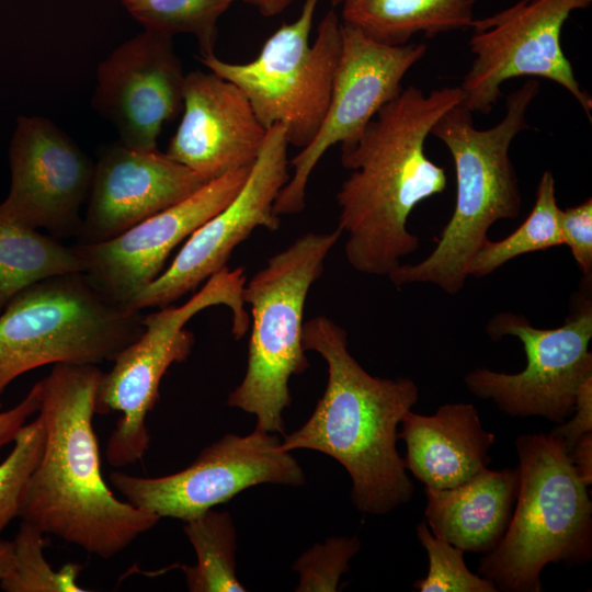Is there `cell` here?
I'll return each mask as SVG.
<instances>
[{
  "label": "cell",
  "instance_id": "30",
  "mask_svg": "<svg viewBox=\"0 0 592 592\" xmlns=\"http://www.w3.org/2000/svg\"><path fill=\"white\" fill-rule=\"evenodd\" d=\"M360 547L356 536L330 537L312 546L294 565L300 574L296 591H337L341 576L349 570V561Z\"/></svg>",
  "mask_w": 592,
  "mask_h": 592
},
{
  "label": "cell",
  "instance_id": "12",
  "mask_svg": "<svg viewBox=\"0 0 592 592\" xmlns=\"http://www.w3.org/2000/svg\"><path fill=\"white\" fill-rule=\"evenodd\" d=\"M277 435L255 429L227 434L181 471L156 478L113 471L110 481L128 503L161 517L193 519L260 483L300 486L305 475Z\"/></svg>",
  "mask_w": 592,
  "mask_h": 592
},
{
  "label": "cell",
  "instance_id": "36",
  "mask_svg": "<svg viewBox=\"0 0 592 592\" xmlns=\"http://www.w3.org/2000/svg\"><path fill=\"white\" fill-rule=\"evenodd\" d=\"M12 560V542L0 538V581L7 574Z\"/></svg>",
  "mask_w": 592,
  "mask_h": 592
},
{
  "label": "cell",
  "instance_id": "9",
  "mask_svg": "<svg viewBox=\"0 0 592 592\" xmlns=\"http://www.w3.org/2000/svg\"><path fill=\"white\" fill-rule=\"evenodd\" d=\"M319 0H304L297 19L282 24L249 62L201 56L210 71L235 83L265 129L280 125L288 145L305 148L317 134L331 99L342 50V22L329 10L310 33Z\"/></svg>",
  "mask_w": 592,
  "mask_h": 592
},
{
  "label": "cell",
  "instance_id": "4",
  "mask_svg": "<svg viewBox=\"0 0 592 592\" xmlns=\"http://www.w3.org/2000/svg\"><path fill=\"white\" fill-rule=\"evenodd\" d=\"M539 89L537 80L527 79L512 91L503 118L490 128H477L473 113L462 103L433 125L430 135L446 146L454 161L455 206L433 251L418 263L399 264L387 275L396 287L426 283L451 295L459 293L491 226L520 215L522 194L510 147L530 128L526 115Z\"/></svg>",
  "mask_w": 592,
  "mask_h": 592
},
{
  "label": "cell",
  "instance_id": "35",
  "mask_svg": "<svg viewBox=\"0 0 592 592\" xmlns=\"http://www.w3.org/2000/svg\"><path fill=\"white\" fill-rule=\"evenodd\" d=\"M254 7L263 16H275L284 12L294 0H243Z\"/></svg>",
  "mask_w": 592,
  "mask_h": 592
},
{
  "label": "cell",
  "instance_id": "17",
  "mask_svg": "<svg viewBox=\"0 0 592 592\" xmlns=\"http://www.w3.org/2000/svg\"><path fill=\"white\" fill-rule=\"evenodd\" d=\"M185 75L173 37L144 30L100 62L93 106L119 143L156 150L163 125L183 109Z\"/></svg>",
  "mask_w": 592,
  "mask_h": 592
},
{
  "label": "cell",
  "instance_id": "26",
  "mask_svg": "<svg viewBox=\"0 0 592 592\" xmlns=\"http://www.w3.org/2000/svg\"><path fill=\"white\" fill-rule=\"evenodd\" d=\"M144 30L173 37L191 34L201 56L214 53L218 20L235 0H121Z\"/></svg>",
  "mask_w": 592,
  "mask_h": 592
},
{
  "label": "cell",
  "instance_id": "3",
  "mask_svg": "<svg viewBox=\"0 0 592 592\" xmlns=\"http://www.w3.org/2000/svg\"><path fill=\"white\" fill-rule=\"evenodd\" d=\"M303 345L326 361L327 387L282 448L315 449L337 459L351 477L352 502L364 513L380 515L408 503L414 486L397 451L398 425L417 403L418 386L407 377L367 373L350 353L346 331L327 316L304 322Z\"/></svg>",
  "mask_w": 592,
  "mask_h": 592
},
{
  "label": "cell",
  "instance_id": "32",
  "mask_svg": "<svg viewBox=\"0 0 592 592\" xmlns=\"http://www.w3.org/2000/svg\"><path fill=\"white\" fill-rule=\"evenodd\" d=\"M568 419L549 434L561 440L569 452L582 435L592 432V377L580 386L573 412Z\"/></svg>",
  "mask_w": 592,
  "mask_h": 592
},
{
  "label": "cell",
  "instance_id": "21",
  "mask_svg": "<svg viewBox=\"0 0 592 592\" xmlns=\"http://www.w3.org/2000/svg\"><path fill=\"white\" fill-rule=\"evenodd\" d=\"M517 490V468L489 467L453 488L425 487V522L434 536L453 546L487 554L509 525Z\"/></svg>",
  "mask_w": 592,
  "mask_h": 592
},
{
  "label": "cell",
  "instance_id": "19",
  "mask_svg": "<svg viewBox=\"0 0 592 592\" xmlns=\"http://www.w3.org/2000/svg\"><path fill=\"white\" fill-rule=\"evenodd\" d=\"M182 111L169 158L206 181L254 163L267 129L235 83L210 70L186 73Z\"/></svg>",
  "mask_w": 592,
  "mask_h": 592
},
{
  "label": "cell",
  "instance_id": "5",
  "mask_svg": "<svg viewBox=\"0 0 592 592\" xmlns=\"http://www.w3.org/2000/svg\"><path fill=\"white\" fill-rule=\"evenodd\" d=\"M519 490L509 525L480 559L478 574L498 591L540 592L549 563L592 558V501L563 442L544 433L515 440Z\"/></svg>",
  "mask_w": 592,
  "mask_h": 592
},
{
  "label": "cell",
  "instance_id": "28",
  "mask_svg": "<svg viewBox=\"0 0 592 592\" xmlns=\"http://www.w3.org/2000/svg\"><path fill=\"white\" fill-rule=\"evenodd\" d=\"M417 537L429 559L428 573L413 583L420 592H498L488 579L467 567L465 551L432 534L425 521L417 526Z\"/></svg>",
  "mask_w": 592,
  "mask_h": 592
},
{
  "label": "cell",
  "instance_id": "16",
  "mask_svg": "<svg viewBox=\"0 0 592 592\" xmlns=\"http://www.w3.org/2000/svg\"><path fill=\"white\" fill-rule=\"evenodd\" d=\"M251 167L207 182L185 200L117 237L98 243H75L83 273L105 297L127 306L164 271L173 249L234 200Z\"/></svg>",
  "mask_w": 592,
  "mask_h": 592
},
{
  "label": "cell",
  "instance_id": "27",
  "mask_svg": "<svg viewBox=\"0 0 592 592\" xmlns=\"http://www.w3.org/2000/svg\"><path fill=\"white\" fill-rule=\"evenodd\" d=\"M45 533L35 525L22 521L12 540L10 568L0 581L5 592H84L77 580L82 567L75 562L55 570L44 557L47 542Z\"/></svg>",
  "mask_w": 592,
  "mask_h": 592
},
{
  "label": "cell",
  "instance_id": "23",
  "mask_svg": "<svg viewBox=\"0 0 592 592\" xmlns=\"http://www.w3.org/2000/svg\"><path fill=\"white\" fill-rule=\"evenodd\" d=\"M79 272L83 263L72 246L0 216V314L25 287Z\"/></svg>",
  "mask_w": 592,
  "mask_h": 592
},
{
  "label": "cell",
  "instance_id": "33",
  "mask_svg": "<svg viewBox=\"0 0 592 592\" xmlns=\"http://www.w3.org/2000/svg\"><path fill=\"white\" fill-rule=\"evenodd\" d=\"M41 407L39 385L36 383L29 394L13 408L0 411V448L13 442L26 420Z\"/></svg>",
  "mask_w": 592,
  "mask_h": 592
},
{
  "label": "cell",
  "instance_id": "13",
  "mask_svg": "<svg viewBox=\"0 0 592 592\" xmlns=\"http://www.w3.org/2000/svg\"><path fill=\"white\" fill-rule=\"evenodd\" d=\"M426 45H387L342 23V50L322 124L308 146L292 158L293 174L281 190L277 216L304 210L310 174L335 145L354 140L369 121L402 90L406 73L423 58Z\"/></svg>",
  "mask_w": 592,
  "mask_h": 592
},
{
  "label": "cell",
  "instance_id": "18",
  "mask_svg": "<svg viewBox=\"0 0 592 592\" xmlns=\"http://www.w3.org/2000/svg\"><path fill=\"white\" fill-rule=\"evenodd\" d=\"M207 182L156 150L101 148L77 243H98L185 200Z\"/></svg>",
  "mask_w": 592,
  "mask_h": 592
},
{
  "label": "cell",
  "instance_id": "22",
  "mask_svg": "<svg viewBox=\"0 0 592 592\" xmlns=\"http://www.w3.org/2000/svg\"><path fill=\"white\" fill-rule=\"evenodd\" d=\"M477 0H346L341 22L373 41L405 45L418 33L439 34L469 29Z\"/></svg>",
  "mask_w": 592,
  "mask_h": 592
},
{
  "label": "cell",
  "instance_id": "10",
  "mask_svg": "<svg viewBox=\"0 0 592 592\" xmlns=\"http://www.w3.org/2000/svg\"><path fill=\"white\" fill-rule=\"evenodd\" d=\"M591 281L574 293L563 323L551 329L534 327L512 311L496 314L486 332L493 341L505 337L520 340L526 357L515 374L477 367L465 375L466 388L476 397L491 400L511 417H540L557 424L573 412L580 386L592 377Z\"/></svg>",
  "mask_w": 592,
  "mask_h": 592
},
{
  "label": "cell",
  "instance_id": "11",
  "mask_svg": "<svg viewBox=\"0 0 592 592\" xmlns=\"http://www.w3.org/2000/svg\"><path fill=\"white\" fill-rule=\"evenodd\" d=\"M592 0H519L492 15L475 19L469 48L474 60L459 89L462 104L471 113H490L509 79L542 77L565 88L589 121L592 98L581 89L561 47L562 27L576 10Z\"/></svg>",
  "mask_w": 592,
  "mask_h": 592
},
{
  "label": "cell",
  "instance_id": "1",
  "mask_svg": "<svg viewBox=\"0 0 592 592\" xmlns=\"http://www.w3.org/2000/svg\"><path fill=\"white\" fill-rule=\"evenodd\" d=\"M462 99L459 87L429 93L402 88L357 138L340 145L341 164L350 173L337 193L338 228L346 234L344 253L355 271L388 275L418 249L408 218L447 184L444 168L426 156L425 140Z\"/></svg>",
  "mask_w": 592,
  "mask_h": 592
},
{
  "label": "cell",
  "instance_id": "7",
  "mask_svg": "<svg viewBox=\"0 0 592 592\" xmlns=\"http://www.w3.org/2000/svg\"><path fill=\"white\" fill-rule=\"evenodd\" d=\"M143 317L105 297L83 272L25 287L0 314V411L7 386L29 371L113 361L141 334Z\"/></svg>",
  "mask_w": 592,
  "mask_h": 592
},
{
  "label": "cell",
  "instance_id": "31",
  "mask_svg": "<svg viewBox=\"0 0 592 592\" xmlns=\"http://www.w3.org/2000/svg\"><path fill=\"white\" fill-rule=\"evenodd\" d=\"M560 232L562 244L572 254L587 281H592V198L561 209Z\"/></svg>",
  "mask_w": 592,
  "mask_h": 592
},
{
  "label": "cell",
  "instance_id": "20",
  "mask_svg": "<svg viewBox=\"0 0 592 592\" xmlns=\"http://www.w3.org/2000/svg\"><path fill=\"white\" fill-rule=\"evenodd\" d=\"M401 424L405 468L426 488H453L489 467L496 436L473 403L447 402L430 415L410 410Z\"/></svg>",
  "mask_w": 592,
  "mask_h": 592
},
{
  "label": "cell",
  "instance_id": "25",
  "mask_svg": "<svg viewBox=\"0 0 592 592\" xmlns=\"http://www.w3.org/2000/svg\"><path fill=\"white\" fill-rule=\"evenodd\" d=\"M560 212L555 177L553 172L545 171L537 184L530 215L505 238L498 241L488 239L471 259L468 275L481 278L514 258L562 244Z\"/></svg>",
  "mask_w": 592,
  "mask_h": 592
},
{
  "label": "cell",
  "instance_id": "37",
  "mask_svg": "<svg viewBox=\"0 0 592 592\" xmlns=\"http://www.w3.org/2000/svg\"><path fill=\"white\" fill-rule=\"evenodd\" d=\"M346 0H331V2L337 5V4H343Z\"/></svg>",
  "mask_w": 592,
  "mask_h": 592
},
{
  "label": "cell",
  "instance_id": "14",
  "mask_svg": "<svg viewBox=\"0 0 592 592\" xmlns=\"http://www.w3.org/2000/svg\"><path fill=\"white\" fill-rule=\"evenodd\" d=\"M288 143L282 126L267 129L263 147L234 200L201 225L184 242L172 263L128 307H166L194 291L227 266L235 248L254 229L275 231L281 226L274 204L288 182Z\"/></svg>",
  "mask_w": 592,
  "mask_h": 592
},
{
  "label": "cell",
  "instance_id": "15",
  "mask_svg": "<svg viewBox=\"0 0 592 592\" xmlns=\"http://www.w3.org/2000/svg\"><path fill=\"white\" fill-rule=\"evenodd\" d=\"M11 186L0 216L46 229L54 238L78 237L94 162L64 130L42 116H20L10 150Z\"/></svg>",
  "mask_w": 592,
  "mask_h": 592
},
{
  "label": "cell",
  "instance_id": "29",
  "mask_svg": "<svg viewBox=\"0 0 592 592\" xmlns=\"http://www.w3.org/2000/svg\"><path fill=\"white\" fill-rule=\"evenodd\" d=\"M14 446L0 464V533L18 516L25 482L36 467L45 444L42 417L25 424L14 439Z\"/></svg>",
  "mask_w": 592,
  "mask_h": 592
},
{
  "label": "cell",
  "instance_id": "8",
  "mask_svg": "<svg viewBox=\"0 0 592 592\" xmlns=\"http://www.w3.org/2000/svg\"><path fill=\"white\" fill-rule=\"evenodd\" d=\"M246 282L243 267L226 266L183 305L161 307L143 317L144 331L114 357L112 369L102 374L96 388L95 413H122L106 443L110 465L128 466L146 454L150 442L146 420L158 400L160 382L173 363L189 357L194 344L193 333L185 329L191 318L208 307L227 306L234 337L239 340L248 331L242 299Z\"/></svg>",
  "mask_w": 592,
  "mask_h": 592
},
{
  "label": "cell",
  "instance_id": "34",
  "mask_svg": "<svg viewBox=\"0 0 592 592\" xmlns=\"http://www.w3.org/2000/svg\"><path fill=\"white\" fill-rule=\"evenodd\" d=\"M571 462L583 482L592 483V432L582 435L569 451Z\"/></svg>",
  "mask_w": 592,
  "mask_h": 592
},
{
  "label": "cell",
  "instance_id": "2",
  "mask_svg": "<svg viewBox=\"0 0 592 592\" xmlns=\"http://www.w3.org/2000/svg\"><path fill=\"white\" fill-rule=\"evenodd\" d=\"M102 374L93 364L57 363L38 382L45 444L23 488L18 517L110 559L160 517L118 500L103 479L92 423Z\"/></svg>",
  "mask_w": 592,
  "mask_h": 592
},
{
  "label": "cell",
  "instance_id": "6",
  "mask_svg": "<svg viewBox=\"0 0 592 592\" xmlns=\"http://www.w3.org/2000/svg\"><path fill=\"white\" fill-rule=\"evenodd\" d=\"M341 235L339 228L303 235L243 286L242 299L252 314L248 364L227 405L255 414L258 430L285 433L282 414L292 402L289 378L309 366L303 345L306 298Z\"/></svg>",
  "mask_w": 592,
  "mask_h": 592
},
{
  "label": "cell",
  "instance_id": "24",
  "mask_svg": "<svg viewBox=\"0 0 592 592\" xmlns=\"http://www.w3.org/2000/svg\"><path fill=\"white\" fill-rule=\"evenodd\" d=\"M196 554L194 566H181L192 592L247 591L236 576V530L228 512L209 509L185 521Z\"/></svg>",
  "mask_w": 592,
  "mask_h": 592
}]
</instances>
